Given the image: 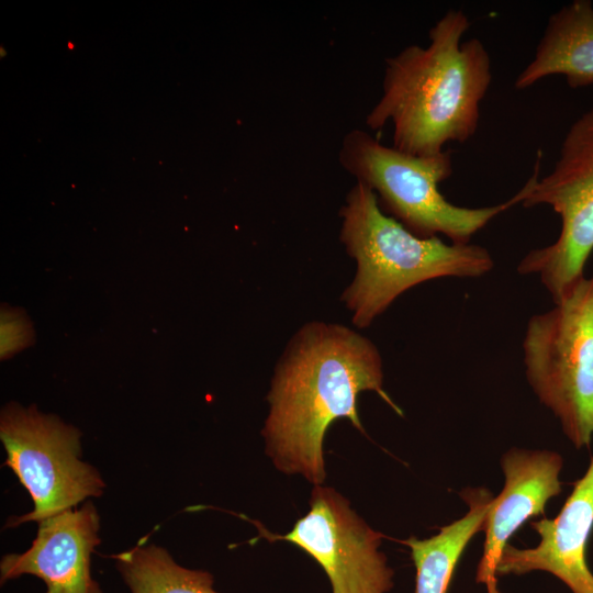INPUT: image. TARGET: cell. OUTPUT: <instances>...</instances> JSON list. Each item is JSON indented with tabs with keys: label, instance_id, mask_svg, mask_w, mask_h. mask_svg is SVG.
<instances>
[{
	"label": "cell",
	"instance_id": "cell-1",
	"mask_svg": "<svg viewBox=\"0 0 593 593\" xmlns=\"http://www.w3.org/2000/svg\"><path fill=\"white\" fill-rule=\"evenodd\" d=\"M365 391L402 414L383 389L382 358L369 338L337 323L304 324L281 355L267 396L261 434L275 466L321 485L325 433L339 418L365 433L357 405Z\"/></svg>",
	"mask_w": 593,
	"mask_h": 593
},
{
	"label": "cell",
	"instance_id": "cell-4",
	"mask_svg": "<svg viewBox=\"0 0 593 593\" xmlns=\"http://www.w3.org/2000/svg\"><path fill=\"white\" fill-rule=\"evenodd\" d=\"M338 158L357 182L374 192L380 208L413 234L423 238L443 234L454 244H469L493 219L530 193L539 178L541 153L533 175L518 192L504 202L483 208L455 205L440 193L439 183L454 171L449 150L430 156L410 155L355 128L345 135Z\"/></svg>",
	"mask_w": 593,
	"mask_h": 593
},
{
	"label": "cell",
	"instance_id": "cell-7",
	"mask_svg": "<svg viewBox=\"0 0 593 593\" xmlns=\"http://www.w3.org/2000/svg\"><path fill=\"white\" fill-rule=\"evenodd\" d=\"M522 204L549 206L560 217L557 239L530 250L517 266L521 275H536L556 303L584 277L593 251V108L569 126L552 169Z\"/></svg>",
	"mask_w": 593,
	"mask_h": 593
},
{
	"label": "cell",
	"instance_id": "cell-6",
	"mask_svg": "<svg viewBox=\"0 0 593 593\" xmlns=\"http://www.w3.org/2000/svg\"><path fill=\"white\" fill-rule=\"evenodd\" d=\"M81 433L35 405L8 403L0 414V439L9 467L33 500V510L11 516L5 528L41 522L102 495L100 472L81 460Z\"/></svg>",
	"mask_w": 593,
	"mask_h": 593
},
{
	"label": "cell",
	"instance_id": "cell-11",
	"mask_svg": "<svg viewBox=\"0 0 593 593\" xmlns=\"http://www.w3.org/2000/svg\"><path fill=\"white\" fill-rule=\"evenodd\" d=\"M562 463V457L550 450L513 448L502 457L505 483L486 515L478 582L495 581V567L510 538L528 519L542 515L548 501L561 492Z\"/></svg>",
	"mask_w": 593,
	"mask_h": 593
},
{
	"label": "cell",
	"instance_id": "cell-15",
	"mask_svg": "<svg viewBox=\"0 0 593 593\" xmlns=\"http://www.w3.org/2000/svg\"><path fill=\"white\" fill-rule=\"evenodd\" d=\"M0 322L1 359H7L31 345L32 324L22 310L2 305Z\"/></svg>",
	"mask_w": 593,
	"mask_h": 593
},
{
	"label": "cell",
	"instance_id": "cell-10",
	"mask_svg": "<svg viewBox=\"0 0 593 593\" xmlns=\"http://www.w3.org/2000/svg\"><path fill=\"white\" fill-rule=\"evenodd\" d=\"M540 540L534 548L507 545L495 567L496 575L546 571L572 593H593V573L586 548L593 529V458L559 514L532 522Z\"/></svg>",
	"mask_w": 593,
	"mask_h": 593
},
{
	"label": "cell",
	"instance_id": "cell-9",
	"mask_svg": "<svg viewBox=\"0 0 593 593\" xmlns=\"http://www.w3.org/2000/svg\"><path fill=\"white\" fill-rule=\"evenodd\" d=\"M100 516L92 501L38 522L31 547L4 555L1 584L33 574L46 584L45 593H103L91 575V555L101 542Z\"/></svg>",
	"mask_w": 593,
	"mask_h": 593
},
{
	"label": "cell",
	"instance_id": "cell-8",
	"mask_svg": "<svg viewBox=\"0 0 593 593\" xmlns=\"http://www.w3.org/2000/svg\"><path fill=\"white\" fill-rule=\"evenodd\" d=\"M259 538L287 540L311 556L327 574L333 593H387L393 570L379 551L382 534L373 530L332 488L315 485L310 511L284 535L269 533L250 521Z\"/></svg>",
	"mask_w": 593,
	"mask_h": 593
},
{
	"label": "cell",
	"instance_id": "cell-13",
	"mask_svg": "<svg viewBox=\"0 0 593 593\" xmlns=\"http://www.w3.org/2000/svg\"><path fill=\"white\" fill-rule=\"evenodd\" d=\"M469 511L427 538L410 537L402 544L411 550L416 569L415 593H448L457 563L472 537L484 530L493 496L486 489L462 491Z\"/></svg>",
	"mask_w": 593,
	"mask_h": 593
},
{
	"label": "cell",
	"instance_id": "cell-12",
	"mask_svg": "<svg viewBox=\"0 0 593 593\" xmlns=\"http://www.w3.org/2000/svg\"><path fill=\"white\" fill-rule=\"evenodd\" d=\"M561 75L570 88L593 86V3L573 0L552 13L533 59L514 87L527 89L544 78Z\"/></svg>",
	"mask_w": 593,
	"mask_h": 593
},
{
	"label": "cell",
	"instance_id": "cell-5",
	"mask_svg": "<svg viewBox=\"0 0 593 593\" xmlns=\"http://www.w3.org/2000/svg\"><path fill=\"white\" fill-rule=\"evenodd\" d=\"M523 362L528 384L575 448L593 439V276L527 322Z\"/></svg>",
	"mask_w": 593,
	"mask_h": 593
},
{
	"label": "cell",
	"instance_id": "cell-14",
	"mask_svg": "<svg viewBox=\"0 0 593 593\" xmlns=\"http://www.w3.org/2000/svg\"><path fill=\"white\" fill-rule=\"evenodd\" d=\"M146 539L111 556L132 593H219L210 572L179 566L165 548L145 545Z\"/></svg>",
	"mask_w": 593,
	"mask_h": 593
},
{
	"label": "cell",
	"instance_id": "cell-2",
	"mask_svg": "<svg viewBox=\"0 0 593 593\" xmlns=\"http://www.w3.org/2000/svg\"><path fill=\"white\" fill-rule=\"evenodd\" d=\"M470 25L463 11L448 10L430 27L428 45H409L385 59L381 97L366 124L379 131L391 123L394 148L437 155L475 134L492 64L482 41H462Z\"/></svg>",
	"mask_w": 593,
	"mask_h": 593
},
{
	"label": "cell",
	"instance_id": "cell-3",
	"mask_svg": "<svg viewBox=\"0 0 593 593\" xmlns=\"http://www.w3.org/2000/svg\"><path fill=\"white\" fill-rule=\"evenodd\" d=\"M339 215V239L357 265L340 300L359 328L368 327L398 296L422 282L479 278L494 268L483 246L413 234L385 214L374 192L360 182L348 191Z\"/></svg>",
	"mask_w": 593,
	"mask_h": 593
}]
</instances>
